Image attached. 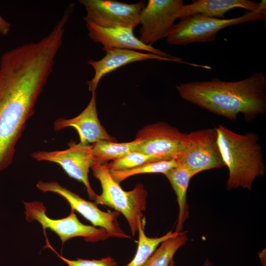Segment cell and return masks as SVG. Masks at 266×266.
Masks as SVG:
<instances>
[{
  "instance_id": "1",
  "label": "cell",
  "mask_w": 266,
  "mask_h": 266,
  "mask_svg": "<svg viewBox=\"0 0 266 266\" xmlns=\"http://www.w3.org/2000/svg\"><path fill=\"white\" fill-rule=\"evenodd\" d=\"M51 74L38 59L8 53L0 59V172L12 162L16 145Z\"/></svg>"
},
{
  "instance_id": "24",
  "label": "cell",
  "mask_w": 266,
  "mask_h": 266,
  "mask_svg": "<svg viewBox=\"0 0 266 266\" xmlns=\"http://www.w3.org/2000/svg\"><path fill=\"white\" fill-rule=\"evenodd\" d=\"M11 25L0 15V33L3 35L8 34L10 30Z\"/></svg>"
},
{
  "instance_id": "11",
  "label": "cell",
  "mask_w": 266,
  "mask_h": 266,
  "mask_svg": "<svg viewBox=\"0 0 266 266\" xmlns=\"http://www.w3.org/2000/svg\"><path fill=\"white\" fill-rule=\"evenodd\" d=\"M87 15L84 20L102 27H130L139 24L144 1L129 4L114 0H80Z\"/></svg>"
},
{
  "instance_id": "14",
  "label": "cell",
  "mask_w": 266,
  "mask_h": 266,
  "mask_svg": "<svg viewBox=\"0 0 266 266\" xmlns=\"http://www.w3.org/2000/svg\"><path fill=\"white\" fill-rule=\"evenodd\" d=\"M105 55L98 61L90 60L88 63L95 70L93 78L87 81L88 90L92 93L96 92L100 80L103 76L117 68L129 64L148 60H158L179 63L199 67V65L183 61L180 58H165L150 53H142L137 50L127 49H110L105 51Z\"/></svg>"
},
{
  "instance_id": "13",
  "label": "cell",
  "mask_w": 266,
  "mask_h": 266,
  "mask_svg": "<svg viewBox=\"0 0 266 266\" xmlns=\"http://www.w3.org/2000/svg\"><path fill=\"white\" fill-rule=\"evenodd\" d=\"M88 36L95 42L101 43L102 50L127 49L140 50L165 58H177L151 45L144 44L133 33L130 27H102L86 21Z\"/></svg>"
},
{
  "instance_id": "21",
  "label": "cell",
  "mask_w": 266,
  "mask_h": 266,
  "mask_svg": "<svg viewBox=\"0 0 266 266\" xmlns=\"http://www.w3.org/2000/svg\"><path fill=\"white\" fill-rule=\"evenodd\" d=\"M177 159L148 163L133 168L122 170H109L113 179L120 183L127 178L136 174L144 173H162L177 166Z\"/></svg>"
},
{
  "instance_id": "2",
  "label": "cell",
  "mask_w": 266,
  "mask_h": 266,
  "mask_svg": "<svg viewBox=\"0 0 266 266\" xmlns=\"http://www.w3.org/2000/svg\"><path fill=\"white\" fill-rule=\"evenodd\" d=\"M182 99L232 121L242 114L250 121L266 112V77L257 72L246 79L189 82L176 86Z\"/></svg>"
},
{
  "instance_id": "19",
  "label": "cell",
  "mask_w": 266,
  "mask_h": 266,
  "mask_svg": "<svg viewBox=\"0 0 266 266\" xmlns=\"http://www.w3.org/2000/svg\"><path fill=\"white\" fill-rule=\"evenodd\" d=\"M144 222L138 223V240L136 253L132 260L125 266H143L162 242L179 233L170 231L161 237H149L144 232Z\"/></svg>"
},
{
  "instance_id": "5",
  "label": "cell",
  "mask_w": 266,
  "mask_h": 266,
  "mask_svg": "<svg viewBox=\"0 0 266 266\" xmlns=\"http://www.w3.org/2000/svg\"><path fill=\"white\" fill-rule=\"evenodd\" d=\"M265 16L259 11H248L240 16L230 19L210 17L199 14L191 15L181 18L166 38L169 44L176 45L213 41L217 33L223 28L249 22L264 21Z\"/></svg>"
},
{
  "instance_id": "7",
  "label": "cell",
  "mask_w": 266,
  "mask_h": 266,
  "mask_svg": "<svg viewBox=\"0 0 266 266\" xmlns=\"http://www.w3.org/2000/svg\"><path fill=\"white\" fill-rule=\"evenodd\" d=\"M216 128H207L187 133L186 146L177 159L195 176L204 170L225 166L219 148Z\"/></svg>"
},
{
  "instance_id": "15",
  "label": "cell",
  "mask_w": 266,
  "mask_h": 266,
  "mask_svg": "<svg viewBox=\"0 0 266 266\" xmlns=\"http://www.w3.org/2000/svg\"><path fill=\"white\" fill-rule=\"evenodd\" d=\"M96 92L92 93L87 107L77 116L66 119L60 118L54 122V128L58 131L67 127H72L77 132L80 142L82 144H94L106 140L116 141L100 124L97 111Z\"/></svg>"
},
{
  "instance_id": "22",
  "label": "cell",
  "mask_w": 266,
  "mask_h": 266,
  "mask_svg": "<svg viewBox=\"0 0 266 266\" xmlns=\"http://www.w3.org/2000/svg\"><path fill=\"white\" fill-rule=\"evenodd\" d=\"M165 160L160 157L133 151L107 164V167L110 171L122 170L133 168L148 163Z\"/></svg>"
},
{
  "instance_id": "17",
  "label": "cell",
  "mask_w": 266,
  "mask_h": 266,
  "mask_svg": "<svg viewBox=\"0 0 266 266\" xmlns=\"http://www.w3.org/2000/svg\"><path fill=\"white\" fill-rule=\"evenodd\" d=\"M164 175L168 180L176 195L178 205V214L175 232H181L183 229L185 222L189 217L187 192L190 181L194 175L188 168L179 164Z\"/></svg>"
},
{
  "instance_id": "27",
  "label": "cell",
  "mask_w": 266,
  "mask_h": 266,
  "mask_svg": "<svg viewBox=\"0 0 266 266\" xmlns=\"http://www.w3.org/2000/svg\"><path fill=\"white\" fill-rule=\"evenodd\" d=\"M174 266V262L173 260H172L170 263L169 264V266Z\"/></svg>"
},
{
  "instance_id": "20",
  "label": "cell",
  "mask_w": 266,
  "mask_h": 266,
  "mask_svg": "<svg viewBox=\"0 0 266 266\" xmlns=\"http://www.w3.org/2000/svg\"><path fill=\"white\" fill-rule=\"evenodd\" d=\"M188 240L186 232H179L162 242L143 266H169L176 252Z\"/></svg>"
},
{
  "instance_id": "8",
  "label": "cell",
  "mask_w": 266,
  "mask_h": 266,
  "mask_svg": "<svg viewBox=\"0 0 266 266\" xmlns=\"http://www.w3.org/2000/svg\"><path fill=\"white\" fill-rule=\"evenodd\" d=\"M187 138V133L166 123L147 125L136 133L139 143L136 151L166 160L177 158L186 148Z\"/></svg>"
},
{
  "instance_id": "3",
  "label": "cell",
  "mask_w": 266,
  "mask_h": 266,
  "mask_svg": "<svg viewBox=\"0 0 266 266\" xmlns=\"http://www.w3.org/2000/svg\"><path fill=\"white\" fill-rule=\"evenodd\" d=\"M216 129L219 148L229 171L227 189L251 190L255 179L266 170L259 136L253 132L238 134L221 125Z\"/></svg>"
},
{
  "instance_id": "16",
  "label": "cell",
  "mask_w": 266,
  "mask_h": 266,
  "mask_svg": "<svg viewBox=\"0 0 266 266\" xmlns=\"http://www.w3.org/2000/svg\"><path fill=\"white\" fill-rule=\"evenodd\" d=\"M234 8L248 11H259L266 15V0L257 2L248 0H197L183 5L178 13V18L199 14L205 16L223 19L225 14Z\"/></svg>"
},
{
  "instance_id": "4",
  "label": "cell",
  "mask_w": 266,
  "mask_h": 266,
  "mask_svg": "<svg viewBox=\"0 0 266 266\" xmlns=\"http://www.w3.org/2000/svg\"><path fill=\"white\" fill-rule=\"evenodd\" d=\"M93 175L100 181L102 192L97 195L96 204L111 207L126 219L133 236L138 232L139 222H144L143 212L146 208L147 192L142 184L130 191H124L112 177L107 163L96 164L91 168Z\"/></svg>"
},
{
  "instance_id": "6",
  "label": "cell",
  "mask_w": 266,
  "mask_h": 266,
  "mask_svg": "<svg viewBox=\"0 0 266 266\" xmlns=\"http://www.w3.org/2000/svg\"><path fill=\"white\" fill-rule=\"evenodd\" d=\"M23 203L26 220L38 222L42 226L44 234H46V229L51 230L59 236L62 244L75 237H82L86 241L92 242L103 240L109 237L104 229L82 223L71 209L67 217L53 219L46 215V208L41 202L34 200L23 201Z\"/></svg>"
},
{
  "instance_id": "26",
  "label": "cell",
  "mask_w": 266,
  "mask_h": 266,
  "mask_svg": "<svg viewBox=\"0 0 266 266\" xmlns=\"http://www.w3.org/2000/svg\"><path fill=\"white\" fill-rule=\"evenodd\" d=\"M203 266H213V264L209 260L206 259L205 261Z\"/></svg>"
},
{
  "instance_id": "9",
  "label": "cell",
  "mask_w": 266,
  "mask_h": 266,
  "mask_svg": "<svg viewBox=\"0 0 266 266\" xmlns=\"http://www.w3.org/2000/svg\"><path fill=\"white\" fill-rule=\"evenodd\" d=\"M92 144L76 143L70 141L68 148L61 151H37L31 156L38 161H48L60 165L71 178L82 183L92 200L97 194L92 189L88 178L90 168L96 164L92 154Z\"/></svg>"
},
{
  "instance_id": "23",
  "label": "cell",
  "mask_w": 266,
  "mask_h": 266,
  "mask_svg": "<svg viewBox=\"0 0 266 266\" xmlns=\"http://www.w3.org/2000/svg\"><path fill=\"white\" fill-rule=\"evenodd\" d=\"M46 247L50 248L62 261L69 266H118L116 261L111 257L108 256L100 260H85L77 258L69 260L60 255L50 245L48 239L46 237Z\"/></svg>"
},
{
  "instance_id": "25",
  "label": "cell",
  "mask_w": 266,
  "mask_h": 266,
  "mask_svg": "<svg viewBox=\"0 0 266 266\" xmlns=\"http://www.w3.org/2000/svg\"><path fill=\"white\" fill-rule=\"evenodd\" d=\"M259 257L263 266H266V252L263 250L259 254Z\"/></svg>"
},
{
  "instance_id": "10",
  "label": "cell",
  "mask_w": 266,
  "mask_h": 266,
  "mask_svg": "<svg viewBox=\"0 0 266 266\" xmlns=\"http://www.w3.org/2000/svg\"><path fill=\"white\" fill-rule=\"evenodd\" d=\"M36 187L43 192H53L62 196L69 204L71 209L80 214L94 227L104 229L109 237L131 238L119 226L117 220L120 215L119 212L101 211L95 202L83 199L57 182L40 180L36 184Z\"/></svg>"
},
{
  "instance_id": "12",
  "label": "cell",
  "mask_w": 266,
  "mask_h": 266,
  "mask_svg": "<svg viewBox=\"0 0 266 266\" xmlns=\"http://www.w3.org/2000/svg\"><path fill=\"white\" fill-rule=\"evenodd\" d=\"M184 2L183 0H149L140 14L139 39L152 45L166 38Z\"/></svg>"
},
{
  "instance_id": "18",
  "label": "cell",
  "mask_w": 266,
  "mask_h": 266,
  "mask_svg": "<svg viewBox=\"0 0 266 266\" xmlns=\"http://www.w3.org/2000/svg\"><path fill=\"white\" fill-rule=\"evenodd\" d=\"M138 143L139 141L136 139L131 142L122 143L102 140L93 144L92 154L96 164H104L136 151Z\"/></svg>"
}]
</instances>
